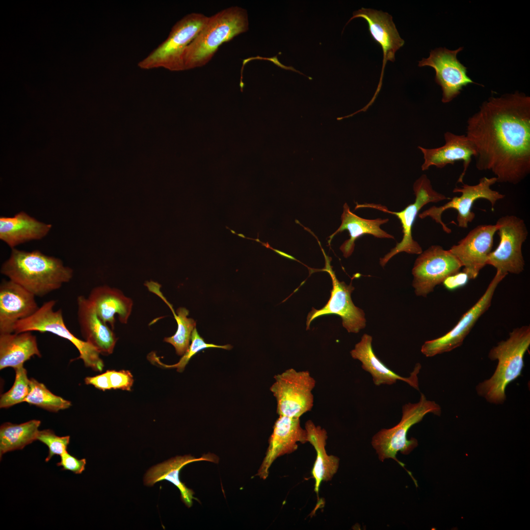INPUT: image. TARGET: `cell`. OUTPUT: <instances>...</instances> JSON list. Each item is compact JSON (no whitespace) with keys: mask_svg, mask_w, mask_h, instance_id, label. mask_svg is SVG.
<instances>
[{"mask_svg":"<svg viewBox=\"0 0 530 530\" xmlns=\"http://www.w3.org/2000/svg\"><path fill=\"white\" fill-rule=\"evenodd\" d=\"M247 11L234 6L208 18L195 39L186 48L176 71L202 67L213 57L219 47L248 29Z\"/></svg>","mask_w":530,"mask_h":530,"instance_id":"3957f363","label":"cell"},{"mask_svg":"<svg viewBox=\"0 0 530 530\" xmlns=\"http://www.w3.org/2000/svg\"><path fill=\"white\" fill-rule=\"evenodd\" d=\"M37 440L48 447V455L45 459V461L48 462L54 455L61 456L67 451V447L70 442V436H58L51 429H44L39 431Z\"/></svg>","mask_w":530,"mask_h":530,"instance_id":"836d02e7","label":"cell"},{"mask_svg":"<svg viewBox=\"0 0 530 530\" xmlns=\"http://www.w3.org/2000/svg\"><path fill=\"white\" fill-rule=\"evenodd\" d=\"M496 183L497 179L494 176L491 178L483 177L479 179L477 184L475 185L462 183L461 187H456L452 190L453 193H460V196L450 199L449 202L441 206H432L420 213L419 216L421 219L431 217L441 225L445 232L450 234L451 230L442 221V214L445 211L453 209L457 212L456 219L458 227L467 228L468 224L475 217V213L471 209L476 200L479 199L488 200L491 205L492 211H493L496 202L504 198L505 195L491 189V186Z\"/></svg>","mask_w":530,"mask_h":530,"instance_id":"8fae6325","label":"cell"},{"mask_svg":"<svg viewBox=\"0 0 530 530\" xmlns=\"http://www.w3.org/2000/svg\"><path fill=\"white\" fill-rule=\"evenodd\" d=\"M145 286L148 290L159 296L168 306L173 314L177 323V330L174 335L166 337L164 341L171 344L178 355H183L189 346L192 332L196 327L195 321L187 316L189 311L186 308L180 307L175 313L172 305L167 300L160 292V285L154 281L147 282Z\"/></svg>","mask_w":530,"mask_h":530,"instance_id":"f1b7e54d","label":"cell"},{"mask_svg":"<svg viewBox=\"0 0 530 530\" xmlns=\"http://www.w3.org/2000/svg\"><path fill=\"white\" fill-rule=\"evenodd\" d=\"M254 59H265V60H269V61H272V62H273V63H274V64H276V65L277 66H278V67H280V68H282V69H286V70H292V71H295V72H297V73H299V74H301V75H304V76H305V75H304L303 74L301 73V72H300L299 71H297V70H295V69H294V68H293L292 67V66H286L284 65L283 64H281V63H280V62L279 61V60H278V59H277V56H274V57H270V58H263V57H261L258 56L257 57H255V58Z\"/></svg>","mask_w":530,"mask_h":530,"instance_id":"f35d334b","label":"cell"},{"mask_svg":"<svg viewBox=\"0 0 530 530\" xmlns=\"http://www.w3.org/2000/svg\"><path fill=\"white\" fill-rule=\"evenodd\" d=\"M52 227L20 212L12 217L0 216V239L13 249L20 244L43 238Z\"/></svg>","mask_w":530,"mask_h":530,"instance_id":"d4e9b609","label":"cell"},{"mask_svg":"<svg viewBox=\"0 0 530 530\" xmlns=\"http://www.w3.org/2000/svg\"><path fill=\"white\" fill-rule=\"evenodd\" d=\"M77 317L82 336L100 354L112 353L117 338L112 329L98 317L93 304L80 295L77 299Z\"/></svg>","mask_w":530,"mask_h":530,"instance_id":"7402d4cb","label":"cell"},{"mask_svg":"<svg viewBox=\"0 0 530 530\" xmlns=\"http://www.w3.org/2000/svg\"><path fill=\"white\" fill-rule=\"evenodd\" d=\"M87 298L94 305L98 317L112 329L114 327L115 314L121 323L128 322L133 302L119 290L107 286H98L92 289Z\"/></svg>","mask_w":530,"mask_h":530,"instance_id":"cb8c5ba5","label":"cell"},{"mask_svg":"<svg viewBox=\"0 0 530 530\" xmlns=\"http://www.w3.org/2000/svg\"><path fill=\"white\" fill-rule=\"evenodd\" d=\"M500 237L498 247L489 254L487 265L505 276L519 274L525 267L522 247L528 236L525 221L514 215L503 216L495 224Z\"/></svg>","mask_w":530,"mask_h":530,"instance_id":"9c48e42d","label":"cell"},{"mask_svg":"<svg viewBox=\"0 0 530 530\" xmlns=\"http://www.w3.org/2000/svg\"><path fill=\"white\" fill-rule=\"evenodd\" d=\"M60 461L56 465L62 466V470L70 471L76 474H80L85 470L86 459H78L67 451L60 456Z\"/></svg>","mask_w":530,"mask_h":530,"instance_id":"d590c367","label":"cell"},{"mask_svg":"<svg viewBox=\"0 0 530 530\" xmlns=\"http://www.w3.org/2000/svg\"><path fill=\"white\" fill-rule=\"evenodd\" d=\"M111 388L131 391L133 383V376L129 371L107 370Z\"/></svg>","mask_w":530,"mask_h":530,"instance_id":"e575fe53","label":"cell"},{"mask_svg":"<svg viewBox=\"0 0 530 530\" xmlns=\"http://www.w3.org/2000/svg\"><path fill=\"white\" fill-rule=\"evenodd\" d=\"M530 345V326L514 329L509 338L502 341L489 351L488 357L498 361L491 377L479 383L477 393L488 402L502 404L506 399L505 389L521 375L524 366V357Z\"/></svg>","mask_w":530,"mask_h":530,"instance_id":"277c9868","label":"cell"},{"mask_svg":"<svg viewBox=\"0 0 530 530\" xmlns=\"http://www.w3.org/2000/svg\"><path fill=\"white\" fill-rule=\"evenodd\" d=\"M505 276L498 272L478 300L460 318L457 323L443 336L424 342L421 352L426 357L447 352L460 346L478 318L489 309L495 290Z\"/></svg>","mask_w":530,"mask_h":530,"instance_id":"4fadbf2b","label":"cell"},{"mask_svg":"<svg viewBox=\"0 0 530 530\" xmlns=\"http://www.w3.org/2000/svg\"><path fill=\"white\" fill-rule=\"evenodd\" d=\"M274 378L270 390L276 399L279 416L300 418L311 411L316 381L308 371L290 369L276 375Z\"/></svg>","mask_w":530,"mask_h":530,"instance_id":"30bf717a","label":"cell"},{"mask_svg":"<svg viewBox=\"0 0 530 530\" xmlns=\"http://www.w3.org/2000/svg\"><path fill=\"white\" fill-rule=\"evenodd\" d=\"M413 190L415 195L414 202L399 212L389 211L386 207L380 204L366 203L357 205L356 207V209L362 207L373 208L394 214L400 221L402 228V238L394 248L380 259L379 263L382 267H384L393 257L399 253L404 252L408 254L419 255L422 253L423 251L421 246L413 239L412 235V228L419 212L429 203H437L450 199L445 195L434 190L430 180L425 174L421 176L415 182Z\"/></svg>","mask_w":530,"mask_h":530,"instance_id":"52a82bcc","label":"cell"},{"mask_svg":"<svg viewBox=\"0 0 530 530\" xmlns=\"http://www.w3.org/2000/svg\"><path fill=\"white\" fill-rule=\"evenodd\" d=\"M342 223L339 228L329 237L328 243L339 232L346 230L349 233L350 238L340 246V250L345 258L349 257L354 251L355 241L361 236L369 234L377 238L395 239L394 237L384 231L380 226L389 221L388 218H376L368 219L360 217L349 209L346 203L343 207V212L341 216Z\"/></svg>","mask_w":530,"mask_h":530,"instance_id":"4316f807","label":"cell"},{"mask_svg":"<svg viewBox=\"0 0 530 530\" xmlns=\"http://www.w3.org/2000/svg\"><path fill=\"white\" fill-rule=\"evenodd\" d=\"M356 18H363L367 22L369 30L371 37L381 47L383 51V67L380 82L372 98V99L374 100L381 86V80L387 61L388 60L392 62L395 61V53L403 46L404 41L400 37L395 25L393 22L392 17L387 13L362 8L353 12V16L349 20L345 26L351 20Z\"/></svg>","mask_w":530,"mask_h":530,"instance_id":"d6986e66","label":"cell"},{"mask_svg":"<svg viewBox=\"0 0 530 530\" xmlns=\"http://www.w3.org/2000/svg\"><path fill=\"white\" fill-rule=\"evenodd\" d=\"M84 382L86 384L92 385L96 388L104 391L111 389L107 371L98 375L86 377L84 379Z\"/></svg>","mask_w":530,"mask_h":530,"instance_id":"74e56055","label":"cell"},{"mask_svg":"<svg viewBox=\"0 0 530 530\" xmlns=\"http://www.w3.org/2000/svg\"><path fill=\"white\" fill-rule=\"evenodd\" d=\"M199 461H208L216 463L217 457L213 454H205L196 458L190 454L177 456L150 468L144 477V484L148 486H153L156 483L166 480L172 483L179 490L183 503L188 507L193 503L194 494L192 490L187 488L180 479V472L182 468L188 463Z\"/></svg>","mask_w":530,"mask_h":530,"instance_id":"603a6c76","label":"cell"},{"mask_svg":"<svg viewBox=\"0 0 530 530\" xmlns=\"http://www.w3.org/2000/svg\"><path fill=\"white\" fill-rule=\"evenodd\" d=\"M34 355L41 357L36 337L31 332L0 333V370L23 366Z\"/></svg>","mask_w":530,"mask_h":530,"instance_id":"484cf974","label":"cell"},{"mask_svg":"<svg viewBox=\"0 0 530 530\" xmlns=\"http://www.w3.org/2000/svg\"><path fill=\"white\" fill-rule=\"evenodd\" d=\"M322 251L326 261L323 270L329 274L333 288L327 304L321 309L316 310L313 308L309 313L306 322L307 329L309 328L312 321L318 317L334 314L341 317L343 326L348 332L357 333L366 326V320L363 311L355 306L352 301L351 293L354 288L351 283L347 285L344 282L338 280L330 265V258Z\"/></svg>","mask_w":530,"mask_h":530,"instance_id":"5bb4252c","label":"cell"},{"mask_svg":"<svg viewBox=\"0 0 530 530\" xmlns=\"http://www.w3.org/2000/svg\"><path fill=\"white\" fill-rule=\"evenodd\" d=\"M469 280L466 273L458 272L447 277L443 283L447 289L453 290L465 286Z\"/></svg>","mask_w":530,"mask_h":530,"instance_id":"8d00e7d4","label":"cell"},{"mask_svg":"<svg viewBox=\"0 0 530 530\" xmlns=\"http://www.w3.org/2000/svg\"><path fill=\"white\" fill-rule=\"evenodd\" d=\"M24 402L53 412L71 406L70 401L53 394L44 384L33 378L30 379L29 392Z\"/></svg>","mask_w":530,"mask_h":530,"instance_id":"4dcf8cb0","label":"cell"},{"mask_svg":"<svg viewBox=\"0 0 530 530\" xmlns=\"http://www.w3.org/2000/svg\"><path fill=\"white\" fill-rule=\"evenodd\" d=\"M41 422L32 420L21 424L7 422L0 427V457L4 453L22 450L37 440Z\"/></svg>","mask_w":530,"mask_h":530,"instance_id":"f546056e","label":"cell"},{"mask_svg":"<svg viewBox=\"0 0 530 530\" xmlns=\"http://www.w3.org/2000/svg\"><path fill=\"white\" fill-rule=\"evenodd\" d=\"M0 272L39 297L60 289L73 276V270L64 265L59 258L39 250L26 251L15 248L2 264Z\"/></svg>","mask_w":530,"mask_h":530,"instance_id":"7a4b0ae2","label":"cell"},{"mask_svg":"<svg viewBox=\"0 0 530 530\" xmlns=\"http://www.w3.org/2000/svg\"><path fill=\"white\" fill-rule=\"evenodd\" d=\"M445 144L441 147L427 149L418 146L424 155V162L422 170H428L431 166L443 168L456 161H462L463 170L458 183H463V179L472 160L476 155L474 145L465 134L458 135L450 132L444 133Z\"/></svg>","mask_w":530,"mask_h":530,"instance_id":"ffe728a7","label":"cell"},{"mask_svg":"<svg viewBox=\"0 0 530 530\" xmlns=\"http://www.w3.org/2000/svg\"><path fill=\"white\" fill-rule=\"evenodd\" d=\"M16 376L12 387L0 396V407L7 408L24 402L30 390V379L23 366L16 369Z\"/></svg>","mask_w":530,"mask_h":530,"instance_id":"d6a6232c","label":"cell"},{"mask_svg":"<svg viewBox=\"0 0 530 530\" xmlns=\"http://www.w3.org/2000/svg\"><path fill=\"white\" fill-rule=\"evenodd\" d=\"M297 442H307V433L301 427L299 418L279 416L269 440L266 455L257 475L263 479H266L274 461L280 456L296 450Z\"/></svg>","mask_w":530,"mask_h":530,"instance_id":"ac0fdd59","label":"cell"},{"mask_svg":"<svg viewBox=\"0 0 530 530\" xmlns=\"http://www.w3.org/2000/svg\"><path fill=\"white\" fill-rule=\"evenodd\" d=\"M476 166L497 183L517 185L530 173V97L518 91L491 97L467 121Z\"/></svg>","mask_w":530,"mask_h":530,"instance_id":"6da1fadb","label":"cell"},{"mask_svg":"<svg viewBox=\"0 0 530 530\" xmlns=\"http://www.w3.org/2000/svg\"><path fill=\"white\" fill-rule=\"evenodd\" d=\"M305 429L307 433V442L315 448L317 452L316 459L312 470L315 480V491L318 494L321 483L329 481L336 473L339 468L338 457L327 454L325 450L327 438L326 431L319 425H316L311 420L305 423Z\"/></svg>","mask_w":530,"mask_h":530,"instance_id":"83f0119b","label":"cell"},{"mask_svg":"<svg viewBox=\"0 0 530 530\" xmlns=\"http://www.w3.org/2000/svg\"><path fill=\"white\" fill-rule=\"evenodd\" d=\"M440 415L441 409L435 401L427 400L423 394L418 402L408 403L402 408V417L400 422L389 429H382L372 439L371 444L378 455L379 460L392 458L404 468V464L396 458L398 451L408 454L418 445L414 438L407 439V434L410 427L421 422L428 413Z\"/></svg>","mask_w":530,"mask_h":530,"instance_id":"5b68a950","label":"cell"},{"mask_svg":"<svg viewBox=\"0 0 530 530\" xmlns=\"http://www.w3.org/2000/svg\"><path fill=\"white\" fill-rule=\"evenodd\" d=\"M372 338L365 334L360 341L356 344L350 351L352 357L359 360L362 368L372 376L373 383L376 386L382 384L392 385L398 380H402L417 390H419L418 374L421 365L418 363L408 377H402L389 369L375 354L372 347Z\"/></svg>","mask_w":530,"mask_h":530,"instance_id":"44dd1931","label":"cell"},{"mask_svg":"<svg viewBox=\"0 0 530 530\" xmlns=\"http://www.w3.org/2000/svg\"><path fill=\"white\" fill-rule=\"evenodd\" d=\"M191 344L189 345L185 354L183 355L180 361L175 364L167 365L161 363L159 358L155 353H151L148 355V359L154 364H158L166 368H176L179 372L183 371L190 359L198 352L207 348H220L227 350H230L232 348L230 344L224 345H218L213 344L206 343L203 338L198 334L196 328L193 329L191 336Z\"/></svg>","mask_w":530,"mask_h":530,"instance_id":"1f68e13d","label":"cell"},{"mask_svg":"<svg viewBox=\"0 0 530 530\" xmlns=\"http://www.w3.org/2000/svg\"><path fill=\"white\" fill-rule=\"evenodd\" d=\"M497 231L496 224L479 225L449 249L459 261L469 279H476L487 265Z\"/></svg>","mask_w":530,"mask_h":530,"instance_id":"2e32d148","label":"cell"},{"mask_svg":"<svg viewBox=\"0 0 530 530\" xmlns=\"http://www.w3.org/2000/svg\"><path fill=\"white\" fill-rule=\"evenodd\" d=\"M419 255L412 269L413 286L418 296L426 297L436 286L462 267L449 250L440 245H432Z\"/></svg>","mask_w":530,"mask_h":530,"instance_id":"7c38bea8","label":"cell"},{"mask_svg":"<svg viewBox=\"0 0 530 530\" xmlns=\"http://www.w3.org/2000/svg\"><path fill=\"white\" fill-rule=\"evenodd\" d=\"M55 303L53 300L45 302L33 315L17 321L13 327V332H50L65 339L77 348L80 353L78 358L83 361L85 367L101 371L104 364L100 352L90 344L71 332L64 321L62 310H54Z\"/></svg>","mask_w":530,"mask_h":530,"instance_id":"8992f818","label":"cell"},{"mask_svg":"<svg viewBox=\"0 0 530 530\" xmlns=\"http://www.w3.org/2000/svg\"><path fill=\"white\" fill-rule=\"evenodd\" d=\"M35 296L10 280L0 285V333H13L15 323L33 315L39 308Z\"/></svg>","mask_w":530,"mask_h":530,"instance_id":"e0dca14e","label":"cell"},{"mask_svg":"<svg viewBox=\"0 0 530 530\" xmlns=\"http://www.w3.org/2000/svg\"><path fill=\"white\" fill-rule=\"evenodd\" d=\"M208 18L198 13L186 15L174 25L167 38L138 63L139 67L143 69L162 67L176 71L184 50L197 36Z\"/></svg>","mask_w":530,"mask_h":530,"instance_id":"ba28073f","label":"cell"},{"mask_svg":"<svg viewBox=\"0 0 530 530\" xmlns=\"http://www.w3.org/2000/svg\"><path fill=\"white\" fill-rule=\"evenodd\" d=\"M238 235L240 236V237L245 238V237L242 234H238Z\"/></svg>","mask_w":530,"mask_h":530,"instance_id":"ab89813d","label":"cell"},{"mask_svg":"<svg viewBox=\"0 0 530 530\" xmlns=\"http://www.w3.org/2000/svg\"><path fill=\"white\" fill-rule=\"evenodd\" d=\"M463 49L437 48L431 51L428 57L419 62V67L428 66L435 70V80L441 87L444 103L453 100L468 84L476 83L467 76L466 67L457 58V54Z\"/></svg>","mask_w":530,"mask_h":530,"instance_id":"9a60e30c","label":"cell"}]
</instances>
